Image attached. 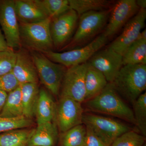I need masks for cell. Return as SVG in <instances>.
Here are the masks:
<instances>
[{
  "label": "cell",
  "instance_id": "27",
  "mask_svg": "<svg viewBox=\"0 0 146 146\" xmlns=\"http://www.w3.org/2000/svg\"><path fill=\"white\" fill-rule=\"evenodd\" d=\"M49 18H52L70 9L68 0H37Z\"/></svg>",
  "mask_w": 146,
  "mask_h": 146
},
{
  "label": "cell",
  "instance_id": "13",
  "mask_svg": "<svg viewBox=\"0 0 146 146\" xmlns=\"http://www.w3.org/2000/svg\"><path fill=\"white\" fill-rule=\"evenodd\" d=\"M146 19V9H140L126 24L122 32L110 44L109 48L123 56L128 48L138 39L145 27Z\"/></svg>",
  "mask_w": 146,
  "mask_h": 146
},
{
  "label": "cell",
  "instance_id": "3",
  "mask_svg": "<svg viewBox=\"0 0 146 146\" xmlns=\"http://www.w3.org/2000/svg\"><path fill=\"white\" fill-rule=\"evenodd\" d=\"M112 9L82 14L79 17L77 28L67 47L77 48L84 46L94 40V37L96 38L105 29Z\"/></svg>",
  "mask_w": 146,
  "mask_h": 146
},
{
  "label": "cell",
  "instance_id": "21",
  "mask_svg": "<svg viewBox=\"0 0 146 146\" xmlns=\"http://www.w3.org/2000/svg\"><path fill=\"white\" fill-rule=\"evenodd\" d=\"M35 128L12 129L0 133V146H28Z\"/></svg>",
  "mask_w": 146,
  "mask_h": 146
},
{
  "label": "cell",
  "instance_id": "30",
  "mask_svg": "<svg viewBox=\"0 0 146 146\" xmlns=\"http://www.w3.org/2000/svg\"><path fill=\"white\" fill-rule=\"evenodd\" d=\"M13 50L0 52V76L12 72L16 59Z\"/></svg>",
  "mask_w": 146,
  "mask_h": 146
},
{
  "label": "cell",
  "instance_id": "20",
  "mask_svg": "<svg viewBox=\"0 0 146 146\" xmlns=\"http://www.w3.org/2000/svg\"><path fill=\"white\" fill-rule=\"evenodd\" d=\"M23 116L32 119L35 117V107L39 96L38 83L20 84Z\"/></svg>",
  "mask_w": 146,
  "mask_h": 146
},
{
  "label": "cell",
  "instance_id": "32",
  "mask_svg": "<svg viewBox=\"0 0 146 146\" xmlns=\"http://www.w3.org/2000/svg\"><path fill=\"white\" fill-rule=\"evenodd\" d=\"M86 133L83 146H109L89 128L86 127Z\"/></svg>",
  "mask_w": 146,
  "mask_h": 146
},
{
  "label": "cell",
  "instance_id": "11",
  "mask_svg": "<svg viewBox=\"0 0 146 146\" xmlns=\"http://www.w3.org/2000/svg\"><path fill=\"white\" fill-rule=\"evenodd\" d=\"M140 8L135 0H120L115 3L103 33L108 39L117 33Z\"/></svg>",
  "mask_w": 146,
  "mask_h": 146
},
{
  "label": "cell",
  "instance_id": "2",
  "mask_svg": "<svg viewBox=\"0 0 146 146\" xmlns=\"http://www.w3.org/2000/svg\"><path fill=\"white\" fill-rule=\"evenodd\" d=\"M86 106L93 112L120 118L135 125L133 111L108 83L102 91L86 101Z\"/></svg>",
  "mask_w": 146,
  "mask_h": 146
},
{
  "label": "cell",
  "instance_id": "29",
  "mask_svg": "<svg viewBox=\"0 0 146 146\" xmlns=\"http://www.w3.org/2000/svg\"><path fill=\"white\" fill-rule=\"evenodd\" d=\"M145 143V137L131 130L116 138L111 146H143Z\"/></svg>",
  "mask_w": 146,
  "mask_h": 146
},
{
  "label": "cell",
  "instance_id": "9",
  "mask_svg": "<svg viewBox=\"0 0 146 146\" xmlns=\"http://www.w3.org/2000/svg\"><path fill=\"white\" fill-rule=\"evenodd\" d=\"M87 63L67 68L60 87V96L68 97L80 103L85 101V77Z\"/></svg>",
  "mask_w": 146,
  "mask_h": 146
},
{
  "label": "cell",
  "instance_id": "33",
  "mask_svg": "<svg viewBox=\"0 0 146 146\" xmlns=\"http://www.w3.org/2000/svg\"><path fill=\"white\" fill-rule=\"evenodd\" d=\"M8 46L7 43L0 29V52L12 50Z\"/></svg>",
  "mask_w": 146,
  "mask_h": 146
},
{
  "label": "cell",
  "instance_id": "4",
  "mask_svg": "<svg viewBox=\"0 0 146 146\" xmlns=\"http://www.w3.org/2000/svg\"><path fill=\"white\" fill-rule=\"evenodd\" d=\"M51 18L32 24L19 23L21 44L34 51L44 53L54 47L50 29Z\"/></svg>",
  "mask_w": 146,
  "mask_h": 146
},
{
  "label": "cell",
  "instance_id": "22",
  "mask_svg": "<svg viewBox=\"0 0 146 146\" xmlns=\"http://www.w3.org/2000/svg\"><path fill=\"white\" fill-rule=\"evenodd\" d=\"M70 9L75 11L79 17L82 14L94 11H102L112 8L114 2L107 0H68Z\"/></svg>",
  "mask_w": 146,
  "mask_h": 146
},
{
  "label": "cell",
  "instance_id": "12",
  "mask_svg": "<svg viewBox=\"0 0 146 146\" xmlns=\"http://www.w3.org/2000/svg\"><path fill=\"white\" fill-rule=\"evenodd\" d=\"M0 25L9 48L21 47L19 23L13 0H0Z\"/></svg>",
  "mask_w": 146,
  "mask_h": 146
},
{
  "label": "cell",
  "instance_id": "8",
  "mask_svg": "<svg viewBox=\"0 0 146 146\" xmlns=\"http://www.w3.org/2000/svg\"><path fill=\"white\" fill-rule=\"evenodd\" d=\"M83 109L81 103L68 97L60 96L56 104L54 121L58 131L65 132L82 123Z\"/></svg>",
  "mask_w": 146,
  "mask_h": 146
},
{
  "label": "cell",
  "instance_id": "1",
  "mask_svg": "<svg viewBox=\"0 0 146 146\" xmlns=\"http://www.w3.org/2000/svg\"><path fill=\"white\" fill-rule=\"evenodd\" d=\"M111 85L121 97L132 104L146 89V65L122 66Z\"/></svg>",
  "mask_w": 146,
  "mask_h": 146
},
{
  "label": "cell",
  "instance_id": "31",
  "mask_svg": "<svg viewBox=\"0 0 146 146\" xmlns=\"http://www.w3.org/2000/svg\"><path fill=\"white\" fill-rule=\"evenodd\" d=\"M20 85L12 72L0 76V91H5L8 94Z\"/></svg>",
  "mask_w": 146,
  "mask_h": 146
},
{
  "label": "cell",
  "instance_id": "35",
  "mask_svg": "<svg viewBox=\"0 0 146 146\" xmlns=\"http://www.w3.org/2000/svg\"><path fill=\"white\" fill-rule=\"evenodd\" d=\"M136 4L140 9H146V0H138L136 1Z\"/></svg>",
  "mask_w": 146,
  "mask_h": 146
},
{
  "label": "cell",
  "instance_id": "15",
  "mask_svg": "<svg viewBox=\"0 0 146 146\" xmlns=\"http://www.w3.org/2000/svg\"><path fill=\"white\" fill-rule=\"evenodd\" d=\"M16 59L12 72L20 84L38 83L39 78L30 54L21 50L16 53Z\"/></svg>",
  "mask_w": 146,
  "mask_h": 146
},
{
  "label": "cell",
  "instance_id": "23",
  "mask_svg": "<svg viewBox=\"0 0 146 146\" xmlns=\"http://www.w3.org/2000/svg\"><path fill=\"white\" fill-rule=\"evenodd\" d=\"M23 116L21 98V85L8 93L7 98L0 116L3 117L14 118Z\"/></svg>",
  "mask_w": 146,
  "mask_h": 146
},
{
  "label": "cell",
  "instance_id": "14",
  "mask_svg": "<svg viewBox=\"0 0 146 146\" xmlns=\"http://www.w3.org/2000/svg\"><path fill=\"white\" fill-rule=\"evenodd\" d=\"M87 63L101 72L111 83L123 66V56L108 47L99 50Z\"/></svg>",
  "mask_w": 146,
  "mask_h": 146
},
{
  "label": "cell",
  "instance_id": "28",
  "mask_svg": "<svg viewBox=\"0 0 146 146\" xmlns=\"http://www.w3.org/2000/svg\"><path fill=\"white\" fill-rule=\"evenodd\" d=\"M34 124L33 119L24 116L14 118L0 116V133L12 129L31 127Z\"/></svg>",
  "mask_w": 146,
  "mask_h": 146
},
{
  "label": "cell",
  "instance_id": "17",
  "mask_svg": "<svg viewBox=\"0 0 146 146\" xmlns=\"http://www.w3.org/2000/svg\"><path fill=\"white\" fill-rule=\"evenodd\" d=\"M59 136L54 121L42 123L35 128L28 146H55Z\"/></svg>",
  "mask_w": 146,
  "mask_h": 146
},
{
  "label": "cell",
  "instance_id": "34",
  "mask_svg": "<svg viewBox=\"0 0 146 146\" xmlns=\"http://www.w3.org/2000/svg\"><path fill=\"white\" fill-rule=\"evenodd\" d=\"M7 94L5 91H0V112L3 109L7 96Z\"/></svg>",
  "mask_w": 146,
  "mask_h": 146
},
{
  "label": "cell",
  "instance_id": "24",
  "mask_svg": "<svg viewBox=\"0 0 146 146\" xmlns=\"http://www.w3.org/2000/svg\"><path fill=\"white\" fill-rule=\"evenodd\" d=\"M123 56V65H146V39H138L128 48Z\"/></svg>",
  "mask_w": 146,
  "mask_h": 146
},
{
  "label": "cell",
  "instance_id": "25",
  "mask_svg": "<svg viewBox=\"0 0 146 146\" xmlns=\"http://www.w3.org/2000/svg\"><path fill=\"white\" fill-rule=\"evenodd\" d=\"M86 133V127L78 125L61 133L58 138L59 146H83Z\"/></svg>",
  "mask_w": 146,
  "mask_h": 146
},
{
  "label": "cell",
  "instance_id": "6",
  "mask_svg": "<svg viewBox=\"0 0 146 146\" xmlns=\"http://www.w3.org/2000/svg\"><path fill=\"white\" fill-rule=\"evenodd\" d=\"M30 55L40 81L53 95L58 96L68 68L53 62L42 53L33 51Z\"/></svg>",
  "mask_w": 146,
  "mask_h": 146
},
{
  "label": "cell",
  "instance_id": "10",
  "mask_svg": "<svg viewBox=\"0 0 146 146\" xmlns=\"http://www.w3.org/2000/svg\"><path fill=\"white\" fill-rule=\"evenodd\" d=\"M78 20L77 13L71 9L51 19L50 29L54 47L61 48L72 38Z\"/></svg>",
  "mask_w": 146,
  "mask_h": 146
},
{
  "label": "cell",
  "instance_id": "18",
  "mask_svg": "<svg viewBox=\"0 0 146 146\" xmlns=\"http://www.w3.org/2000/svg\"><path fill=\"white\" fill-rule=\"evenodd\" d=\"M56 108V104L49 92L43 88L39 89L35 114L37 125L54 121Z\"/></svg>",
  "mask_w": 146,
  "mask_h": 146
},
{
  "label": "cell",
  "instance_id": "36",
  "mask_svg": "<svg viewBox=\"0 0 146 146\" xmlns=\"http://www.w3.org/2000/svg\"><path fill=\"white\" fill-rule=\"evenodd\" d=\"M143 146H146V143H145L143 145Z\"/></svg>",
  "mask_w": 146,
  "mask_h": 146
},
{
  "label": "cell",
  "instance_id": "19",
  "mask_svg": "<svg viewBox=\"0 0 146 146\" xmlns=\"http://www.w3.org/2000/svg\"><path fill=\"white\" fill-rule=\"evenodd\" d=\"M108 83L106 78L101 72L87 63L85 77L86 89L85 101L91 99L98 95Z\"/></svg>",
  "mask_w": 146,
  "mask_h": 146
},
{
  "label": "cell",
  "instance_id": "5",
  "mask_svg": "<svg viewBox=\"0 0 146 146\" xmlns=\"http://www.w3.org/2000/svg\"><path fill=\"white\" fill-rule=\"evenodd\" d=\"M108 40L103 33L84 46L63 52L51 50L42 53L53 62L69 68L86 63L96 52L106 45Z\"/></svg>",
  "mask_w": 146,
  "mask_h": 146
},
{
  "label": "cell",
  "instance_id": "16",
  "mask_svg": "<svg viewBox=\"0 0 146 146\" xmlns=\"http://www.w3.org/2000/svg\"><path fill=\"white\" fill-rule=\"evenodd\" d=\"M14 2L19 23H35L49 18L37 0H14Z\"/></svg>",
  "mask_w": 146,
  "mask_h": 146
},
{
  "label": "cell",
  "instance_id": "26",
  "mask_svg": "<svg viewBox=\"0 0 146 146\" xmlns=\"http://www.w3.org/2000/svg\"><path fill=\"white\" fill-rule=\"evenodd\" d=\"M133 106V117L135 125L141 132L146 136V93L141 94L131 104Z\"/></svg>",
  "mask_w": 146,
  "mask_h": 146
},
{
  "label": "cell",
  "instance_id": "7",
  "mask_svg": "<svg viewBox=\"0 0 146 146\" xmlns=\"http://www.w3.org/2000/svg\"><path fill=\"white\" fill-rule=\"evenodd\" d=\"M82 123L109 146L119 136L132 130L127 125L119 121L89 113L83 114Z\"/></svg>",
  "mask_w": 146,
  "mask_h": 146
}]
</instances>
